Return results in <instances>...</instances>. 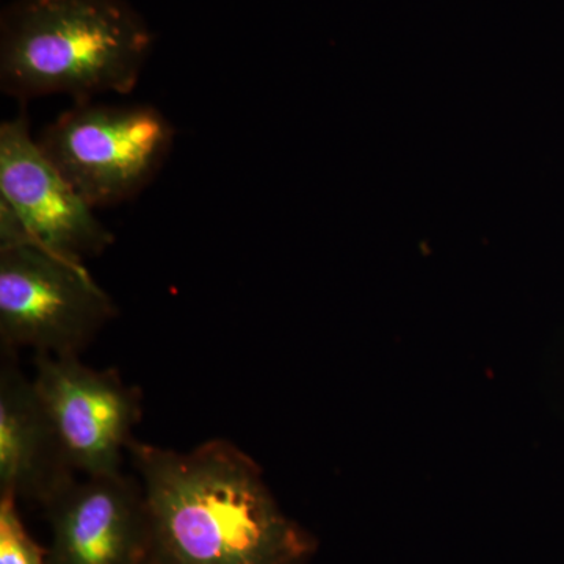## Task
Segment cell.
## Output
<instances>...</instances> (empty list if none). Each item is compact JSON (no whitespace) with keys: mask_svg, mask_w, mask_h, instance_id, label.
I'll return each instance as SVG.
<instances>
[{"mask_svg":"<svg viewBox=\"0 0 564 564\" xmlns=\"http://www.w3.org/2000/svg\"><path fill=\"white\" fill-rule=\"evenodd\" d=\"M43 510L47 564L150 563V513L137 477L122 470L77 477Z\"/></svg>","mask_w":564,"mask_h":564,"instance_id":"obj_7","label":"cell"},{"mask_svg":"<svg viewBox=\"0 0 564 564\" xmlns=\"http://www.w3.org/2000/svg\"><path fill=\"white\" fill-rule=\"evenodd\" d=\"M128 0H11L0 18V88L18 101L128 95L152 51Z\"/></svg>","mask_w":564,"mask_h":564,"instance_id":"obj_2","label":"cell"},{"mask_svg":"<svg viewBox=\"0 0 564 564\" xmlns=\"http://www.w3.org/2000/svg\"><path fill=\"white\" fill-rule=\"evenodd\" d=\"M0 564H47V549L33 540L13 497H0Z\"/></svg>","mask_w":564,"mask_h":564,"instance_id":"obj_9","label":"cell"},{"mask_svg":"<svg viewBox=\"0 0 564 564\" xmlns=\"http://www.w3.org/2000/svg\"><path fill=\"white\" fill-rule=\"evenodd\" d=\"M174 131L148 104L76 102L41 132L39 143L93 209L135 198L165 165Z\"/></svg>","mask_w":564,"mask_h":564,"instance_id":"obj_4","label":"cell"},{"mask_svg":"<svg viewBox=\"0 0 564 564\" xmlns=\"http://www.w3.org/2000/svg\"><path fill=\"white\" fill-rule=\"evenodd\" d=\"M36 391L63 452L80 477L122 470L143 415V393L80 356L35 355Z\"/></svg>","mask_w":564,"mask_h":564,"instance_id":"obj_6","label":"cell"},{"mask_svg":"<svg viewBox=\"0 0 564 564\" xmlns=\"http://www.w3.org/2000/svg\"><path fill=\"white\" fill-rule=\"evenodd\" d=\"M79 477L41 402L33 378L2 350L0 361V497L41 508Z\"/></svg>","mask_w":564,"mask_h":564,"instance_id":"obj_8","label":"cell"},{"mask_svg":"<svg viewBox=\"0 0 564 564\" xmlns=\"http://www.w3.org/2000/svg\"><path fill=\"white\" fill-rule=\"evenodd\" d=\"M113 232L63 176L24 113L0 126V245L33 243L85 262L104 254Z\"/></svg>","mask_w":564,"mask_h":564,"instance_id":"obj_5","label":"cell"},{"mask_svg":"<svg viewBox=\"0 0 564 564\" xmlns=\"http://www.w3.org/2000/svg\"><path fill=\"white\" fill-rule=\"evenodd\" d=\"M117 315L84 262L39 245H0L2 350L80 356Z\"/></svg>","mask_w":564,"mask_h":564,"instance_id":"obj_3","label":"cell"},{"mask_svg":"<svg viewBox=\"0 0 564 564\" xmlns=\"http://www.w3.org/2000/svg\"><path fill=\"white\" fill-rule=\"evenodd\" d=\"M129 458L150 513L148 564H311L317 554L314 534L231 441L180 452L133 440Z\"/></svg>","mask_w":564,"mask_h":564,"instance_id":"obj_1","label":"cell"}]
</instances>
